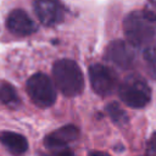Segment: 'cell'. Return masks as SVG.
Masks as SVG:
<instances>
[{"label":"cell","mask_w":156,"mask_h":156,"mask_svg":"<svg viewBox=\"0 0 156 156\" xmlns=\"http://www.w3.org/2000/svg\"><path fill=\"white\" fill-rule=\"evenodd\" d=\"M123 30L132 45L147 44L156 34V15L147 10L132 11L123 21Z\"/></svg>","instance_id":"6da1fadb"},{"label":"cell","mask_w":156,"mask_h":156,"mask_svg":"<svg viewBox=\"0 0 156 156\" xmlns=\"http://www.w3.org/2000/svg\"><path fill=\"white\" fill-rule=\"evenodd\" d=\"M52 77L56 88L65 96L79 95L84 89V77L76 61L62 58L54 63Z\"/></svg>","instance_id":"7a4b0ae2"},{"label":"cell","mask_w":156,"mask_h":156,"mask_svg":"<svg viewBox=\"0 0 156 156\" xmlns=\"http://www.w3.org/2000/svg\"><path fill=\"white\" fill-rule=\"evenodd\" d=\"M118 95L127 106L141 108L149 104L151 90L141 77L130 76L118 87Z\"/></svg>","instance_id":"3957f363"},{"label":"cell","mask_w":156,"mask_h":156,"mask_svg":"<svg viewBox=\"0 0 156 156\" xmlns=\"http://www.w3.org/2000/svg\"><path fill=\"white\" fill-rule=\"evenodd\" d=\"M27 93L39 107H49L56 100V89L51 79L44 73L33 74L27 82Z\"/></svg>","instance_id":"277c9868"},{"label":"cell","mask_w":156,"mask_h":156,"mask_svg":"<svg viewBox=\"0 0 156 156\" xmlns=\"http://www.w3.org/2000/svg\"><path fill=\"white\" fill-rule=\"evenodd\" d=\"M89 79L93 90L101 96L112 94L117 88L116 73L101 63H94L89 67Z\"/></svg>","instance_id":"5b68a950"},{"label":"cell","mask_w":156,"mask_h":156,"mask_svg":"<svg viewBox=\"0 0 156 156\" xmlns=\"http://www.w3.org/2000/svg\"><path fill=\"white\" fill-rule=\"evenodd\" d=\"M34 11L41 24L52 27L63 21L65 10L60 0H34Z\"/></svg>","instance_id":"8992f818"},{"label":"cell","mask_w":156,"mask_h":156,"mask_svg":"<svg viewBox=\"0 0 156 156\" xmlns=\"http://www.w3.org/2000/svg\"><path fill=\"white\" fill-rule=\"evenodd\" d=\"M106 58L122 69L130 68L135 60L134 45L129 41L115 40L106 49Z\"/></svg>","instance_id":"52a82bcc"},{"label":"cell","mask_w":156,"mask_h":156,"mask_svg":"<svg viewBox=\"0 0 156 156\" xmlns=\"http://www.w3.org/2000/svg\"><path fill=\"white\" fill-rule=\"evenodd\" d=\"M6 26L11 33L21 37L29 35L37 30V24L34 23V21L26 11L21 9L10 12L6 20Z\"/></svg>","instance_id":"ba28073f"},{"label":"cell","mask_w":156,"mask_h":156,"mask_svg":"<svg viewBox=\"0 0 156 156\" xmlns=\"http://www.w3.org/2000/svg\"><path fill=\"white\" fill-rule=\"evenodd\" d=\"M78 135H79V132H78L77 127L68 124V126L61 127V128L54 130L51 134H49L45 138L44 144L49 149L57 150V149H61V147L66 146L67 144L74 141L78 138Z\"/></svg>","instance_id":"9c48e42d"},{"label":"cell","mask_w":156,"mask_h":156,"mask_svg":"<svg viewBox=\"0 0 156 156\" xmlns=\"http://www.w3.org/2000/svg\"><path fill=\"white\" fill-rule=\"evenodd\" d=\"M0 143L9 150V152L13 156H21L28 150L27 139L15 132H2L0 133Z\"/></svg>","instance_id":"30bf717a"},{"label":"cell","mask_w":156,"mask_h":156,"mask_svg":"<svg viewBox=\"0 0 156 156\" xmlns=\"http://www.w3.org/2000/svg\"><path fill=\"white\" fill-rule=\"evenodd\" d=\"M0 101L6 105L18 102V95L16 89L7 82H0Z\"/></svg>","instance_id":"8fae6325"},{"label":"cell","mask_w":156,"mask_h":156,"mask_svg":"<svg viewBox=\"0 0 156 156\" xmlns=\"http://www.w3.org/2000/svg\"><path fill=\"white\" fill-rule=\"evenodd\" d=\"M106 110H107L110 117H111L116 123H121V122H124V121L127 119V116H126L124 111H123L117 104H115V102L107 105V106H106Z\"/></svg>","instance_id":"7c38bea8"},{"label":"cell","mask_w":156,"mask_h":156,"mask_svg":"<svg viewBox=\"0 0 156 156\" xmlns=\"http://www.w3.org/2000/svg\"><path fill=\"white\" fill-rule=\"evenodd\" d=\"M144 57L149 63H155L156 62V44L149 46L144 51Z\"/></svg>","instance_id":"4fadbf2b"},{"label":"cell","mask_w":156,"mask_h":156,"mask_svg":"<svg viewBox=\"0 0 156 156\" xmlns=\"http://www.w3.org/2000/svg\"><path fill=\"white\" fill-rule=\"evenodd\" d=\"M149 149L151 152H156V132L151 135V138L149 140Z\"/></svg>","instance_id":"5bb4252c"},{"label":"cell","mask_w":156,"mask_h":156,"mask_svg":"<svg viewBox=\"0 0 156 156\" xmlns=\"http://www.w3.org/2000/svg\"><path fill=\"white\" fill-rule=\"evenodd\" d=\"M52 156H74L69 150H61V151H56Z\"/></svg>","instance_id":"9a60e30c"},{"label":"cell","mask_w":156,"mask_h":156,"mask_svg":"<svg viewBox=\"0 0 156 156\" xmlns=\"http://www.w3.org/2000/svg\"><path fill=\"white\" fill-rule=\"evenodd\" d=\"M89 156H110V155L106 154V152H102V151H94V152H91Z\"/></svg>","instance_id":"2e32d148"},{"label":"cell","mask_w":156,"mask_h":156,"mask_svg":"<svg viewBox=\"0 0 156 156\" xmlns=\"http://www.w3.org/2000/svg\"><path fill=\"white\" fill-rule=\"evenodd\" d=\"M150 66H151V74H152L154 78H156V62L155 63H150Z\"/></svg>","instance_id":"e0dca14e"}]
</instances>
